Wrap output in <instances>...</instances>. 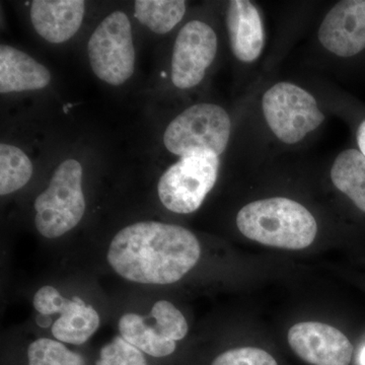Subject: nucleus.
Wrapping results in <instances>:
<instances>
[{
  "mask_svg": "<svg viewBox=\"0 0 365 365\" xmlns=\"http://www.w3.org/2000/svg\"><path fill=\"white\" fill-rule=\"evenodd\" d=\"M200 242L180 225L158 222L133 223L118 232L107 260L124 279L141 284H172L195 267Z\"/></svg>",
  "mask_w": 365,
  "mask_h": 365,
  "instance_id": "f257e3e1",
  "label": "nucleus"
},
{
  "mask_svg": "<svg viewBox=\"0 0 365 365\" xmlns=\"http://www.w3.org/2000/svg\"><path fill=\"white\" fill-rule=\"evenodd\" d=\"M258 110L269 138L285 148L302 145L327 121L325 110L313 91L292 81L266 86L259 97Z\"/></svg>",
  "mask_w": 365,
  "mask_h": 365,
  "instance_id": "f03ea898",
  "label": "nucleus"
},
{
  "mask_svg": "<svg viewBox=\"0 0 365 365\" xmlns=\"http://www.w3.org/2000/svg\"><path fill=\"white\" fill-rule=\"evenodd\" d=\"M235 222L247 239L287 250L311 246L319 230L316 217L309 208L294 199L282 196L246 204L237 212Z\"/></svg>",
  "mask_w": 365,
  "mask_h": 365,
  "instance_id": "7ed1b4c3",
  "label": "nucleus"
},
{
  "mask_svg": "<svg viewBox=\"0 0 365 365\" xmlns=\"http://www.w3.org/2000/svg\"><path fill=\"white\" fill-rule=\"evenodd\" d=\"M232 134V116L225 108L215 103H197L170 121L163 143L180 158L208 153L220 158L227 150Z\"/></svg>",
  "mask_w": 365,
  "mask_h": 365,
  "instance_id": "20e7f679",
  "label": "nucleus"
},
{
  "mask_svg": "<svg viewBox=\"0 0 365 365\" xmlns=\"http://www.w3.org/2000/svg\"><path fill=\"white\" fill-rule=\"evenodd\" d=\"M35 225L47 239H57L73 230L86 212L83 167L73 158L60 163L49 186L35 200Z\"/></svg>",
  "mask_w": 365,
  "mask_h": 365,
  "instance_id": "39448f33",
  "label": "nucleus"
},
{
  "mask_svg": "<svg viewBox=\"0 0 365 365\" xmlns=\"http://www.w3.org/2000/svg\"><path fill=\"white\" fill-rule=\"evenodd\" d=\"M220 168V158L215 153L179 158L158 181L160 202L178 215L195 212L215 186Z\"/></svg>",
  "mask_w": 365,
  "mask_h": 365,
  "instance_id": "423d86ee",
  "label": "nucleus"
},
{
  "mask_svg": "<svg viewBox=\"0 0 365 365\" xmlns=\"http://www.w3.org/2000/svg\"><path fill=\"white\" fill-rule=\"evenodd\" d=\"M88 55L93 73L111 86H121L135 68L132 26L123 11H114L91 34Z\"/></svg>",
  "mask_w": 365,
  "mask_h": 365,
  "instance_id": "0eeeda50",
  "label": "nucleus"
},
{
  "mask_svg": "<svg viewBox=\"0 0 365 365\" xmlns=\"http://www.w3.org/2000/svg\"><path fill=\"white\" fill-rule=\"evenodd\" d=\"M218 53L215 29L203 20L187 21L178 33L173 49L170 78L179 90L200 86Z\"/></svg>",
  "mask_w": 365,
  "mask_h": 365,
  "instance_id": "6e6552de",
  "label": "nucleus"
},
{
  "mask_svg": "<svg viewBox=\"0 0 365 365\" xmlns=\"http://www.w3.org/2000/svg\"><path fill=\"white\" fill-rule=\"evenodd\" d=\"M317 43L330 58L348 60L365 51V0L336 2L324 14Z\"/></svg>",
  "mask_w": 365,
  "mask_h": 365,
  "instance_id": "1a4fd4ad",
  "label": "nucleus"
},
{
  "mask_svg": "<svg viewBox=\"0 0 365 365\" xmlns=\"http://www.w3.org/2000/svg\"><path fill=\"white\" fill-rule=\"evenodd\" d=\"M34 307L39 314H59L51 332L60 342L81 345L90 339L100 327V316L93 307L78 297L67 299L53 287L40 288L34 297Z\"/></svg>",
  "mask_w": 365,
  "mask_h": 365,
  "instance_id": "9d476101",
  "label": "nucleus"
},
{
  "mask_svg": "<svg viewBox=\"0 0 365 365\" xmlns=\"http://www.w3.org/2000/svg\"><path fill=\"white\" fill-rule=\"evenodd\" d=\"M288 343L295 354L312 365H349L353 346L338 329L319 322H302L290 328Z\"/></svg>",
  "mask_w": 365,
  "mask_h": 365,
  "instance_id": "9b49d317",
  "label": "nucleus"
},
{
  "mask_svg": "<svg viewBox=\"0 0 365 365\" xmlns=\"http://www.w3.org/2000/svg\"><path fill=\"white\" fill-rule=\"evenodd\" d=\"M228 45L232 56L245 66H253L263 56L266 28L260 6L250 0L228 1L225 14Z\"/></svg>",
  "mask_w": 365,
  "mask_h": 365,
  "instance_id": "f8f14e48",
  "label": "nucleus"
},
{
  "mask_svg": "<svg viewBox=\"0 0 365 365\" xmlns=\"http://www.w3.org/2000/svg\"><path fill=\"white\" fill-rule=\"evenodd\" d=\"M83 0H35L31 4V21L36 32L52 44L71 39L85 16Z\"/></svg>",
  "mask_w": 365,
  "mask_h": 365,
  "instance_id": "ddd939ff",
  "label": "nucleus"
},
{
  "mask_svg": "<svg viewBox=\"0 0 365 365\" xmlns=\"http://www.w3.org/2000/svg\"><path fill=\"white\" fill-rule=\"evenodd\" d=\"M50 81L47 67L16 48L0 46V93L42 90Z\"/></svg>",
  "mask_w": 365,
  "mask_h": 365,
  "instance_id": "4468645a",
  "label": "nucleus"
},
{
  "mask_svg": "<svg viewBox=\"0 0 365 365\" xmlns=\"http://www.w3.org/2000/svg\"><path fill=\"white\" fill-rule=\"evenodd\" d=\"M331 182L365 213V157L357 148H346L335 158L329 170Z\"/></svg>",
  "mask_w": 365,
  "mask_h": 365,
  "instance_id": "2eb2a0df",
  "label": "nucleus"
},
{
  "mask_svg": "<svg viewBox=\"0 0 365 365\" xmlns=\"http://www.w3.org/2000/svg\"><path fill=\"white\" fill-rule=\"evenodd\" d=\"M118 327L124 340L150 356H169L176 350L177 342L165 340L153 328L150 319L139 314H124Z\"/></svg>",
  "mask_w": 365,
  "mask_h": 365,
  "instance_id": "dca6fc26",
  "label": "nucleus"
},
{
  "mask_svg": "<svg viewBox=\"0 0 365 365\" xmlns=\"http://www.w3.org/2000/svg\"><path fill=\"white\" fill-rule=\"evenodd\" d=\"M187 2L182 0H136L134 11L137 20L153 33L167 34L184 19Z\"/></svg>",
  "mask_w": 365,
  "mask_h": 365,
  "instance_id": "f3484780",
  "label": "nucleus"
},
{
  "mask_svg": "<svg viewBox=\"0 0 365 365\" xmlns=\"http://www.w3.org/2000/svg\"><path fill=\"white\" fill-rule=\"evenodd\" d=\"M33 163L21 148L0 144V194L9 195L26 186L33 176Z\"/></svg>",
  "mask_w": 365,
  "mask_h": 365,
  "instance_id": "a211bd4d",
  "label": "nucleus"
},
{
  "mask_svg": "<svg viewBox=\"0 0 365 365\" xmlns=\"http://www.w3.org/2000/svg\"><path fill=\"white\" fill-rule=\"evenodd\" d=\"M29 365H86L81 355L60 341L40 338L28 348Z\"/></svg>",
  "mask_w": 365,
  "mask_h": 365,
  "instance_id": "6ab92c4d",
  "label": "nucleus"
},
{
  "mask_svg": "<svg viewBox=\"0 0 365 365\" xmlns=\"http://www.w3.org/2000/svg\"><path fill=\"white\" fill-rule=\"evenodd\" d=\"M151 325L165 340L180 341L186 337L189 327L181 312L168 300H158L151 309Z\"/></svg>",
  "mask_w": 365,
  "mask_h": 365,
  "instance_id": "aec40b11",
  "label": "nucleus"
},
{
  "mask_svg": "<svg viewBox=\"0 0 365 365\" xmlns=\"http://www.w3.org/2000/svg\"><path fill=\"white\" fill-rule=\"evenodd\" d=\"M96 365H148L143 351L123 338L115 337L105 345Z\"/></svg>",
  "mask_w": 365,
  "mask_h": 365,
  "instance_id": "412c9836",
  "label": "nucleus"
},
{
  "mask_svg": "<svg viewBox=\"0 0 365 365\" xmlns=\"http://www.w3.org/2000/svg\"><path fill=\"white\" fill-rule=\"evenodd\" d=\"M211 365H278L268 352L255 347L235 348L216 357Z\"/></svg>",
  "mask_w": 365,
  "mask_h": 365,
  "instance_id": "4be33fe9",
  "label": "nucleus"
},
{
  "mask_svg": "<svg viewBox=\"0 0 365 365\" xmlns=\"http://www.w3.org/2000/svg\"><path fill=\"white\" fill-rule=\"evenodd\" d=\"M355 138H356L357 150L365 157V118L357 126Z\"/></svg>",
  "mask_w": 365,
  "mask_h": 365,
  "instance_id": "5701e85b",
  "label": "nucleus"
},
{
  "mask_svg": "<svg viewBox=\"0 0 365 365\" xmlns=\"http://www.w3.org/2000/svg\"><path fill=\"white\" fill-rule=\"evenodd\" d=\"M36 321H37V324L41 328H47V327H49L52 324L51 317L47 316V314H38Z\"/></svg>",
  "mask_w": 365,
  "mask_h": 365,
  "instance_id": "b1692460",
  "label": "nucleus"
},
{
  "mask_svg": "<svg viewBox=\"0 0 365 365\" xmlns=\"http://www.w3.org/2000/svg\"><path fill=\"white\" fill-rule=\"evenodd\" d=\"M359 360L360 364L365 365V347L361 350V352H360Z\"/></svg>",
  "mask_w": 365,
  "mask_h": 365,
  "instance_id": "393cba45",
  "label": "nucleus"
}]
</instances>
